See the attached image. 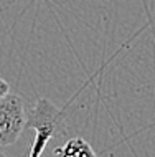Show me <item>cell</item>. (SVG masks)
Segmentation results:
<instances>
[{
	"mask_svg": "<svg viewBox=\"0 0 155 157\" xmlns=\"http://www.w3.org/2000/svg\"><path fill=\"white\" fill-rule=\"evenodd\" d=\"M25 126L27 114L22 98L12 93L0 98V147L15 144Z\"/></svg>",
	"mask_w": 155,
	"mask_h": 157,
	"instance_id": "1",
	"label": "cell"
},
{
	"mask_svg": "<svg viewBox=\"0 0 155 157\" xmlns=\"http://www.w3.org/2000/svg\"><path fill=\"white\" fill-rule=\"evenodd\" d=\"M10 93V84H8L3 78H0V98H3L5 94Z\"/></svg>",
	"mask_w": 155,
	"mask_h": 157,
	"instance_id": "3",
	"label": "cell"
},
{
	"mask_svg": "<svg viewBox=\"0 0 155 157\" xmlns=\"http://www.w3.org/2000/svg\"><path fill=\"white\" fill-rule=\"evenodd\" d=\"M54 157H98L91 144L83 137H73L54 151Z\"/></svg>",
	"mask_w": 155,
	"mask_h": 157,
	"instance_id": "2",
	"label": "cell"
},
{
	"mask_svg": "<svg viewBox=\"0 0 155 157\" xmlns=\"http://www.w3.org/2000/svg\"><path fill=\"white\" fill-rule=\"evenodd\" d=\"M0 157H7V155L3 154V152H2V149H0Z\"/></svg>",
	"mask_w": 155,
	"mask_h": 157,
	"instance_id": "4",
	"label": "cell"
}]
</instances>
